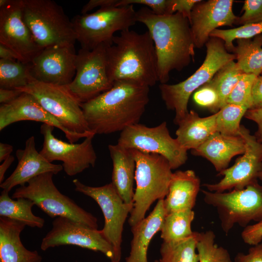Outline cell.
Instances as JSON below:
<instances>
[{
  "mask_svg": "<svg viewBox=\"0 0 262 262\" xmlns=\"http://www.w3.org/2000/svg\"><path fill=\"white\" fill-rule=\"evenodd\" d=\"M149 87L133 81H117L109 90L81 103L90 131L108 134L139 123L149 100Z\"/></svg>",
  "mask_w": 262,
  "mask_h": 262,
  "instance_id": "obj_1",
  "label": "cell"
},
{
  "mask_svg": "<svg viewBox=\"0 0 262 262\" xmlns=\"http://www.w3.org/2000/svg\"><path fill=\"white\" fill-rule=\"evenodd\" d=\"M153 39L157 59L158 81L166 83L171 71H181L194 61L195 48L189 19L179 13L158 15L144 6L136 11Z\"/></svg>",
  "mask_w": 262,
  "mask_h": 262,
  "instance_id": "obj_2",
  "label": "cell"
},
{
  "mask_svg": "<svg viewBox=\"0 0 262 262\" xmlns=\"http://www.w3.org/2000/svg\"><path fill=\"white\" fill-rule=\"evenodd\" d=\"M108 76L114 83L131 80L149 87L158 81L155 45L149 32L139 33L131 29L114 36L106 49Z\"/></svg>",
  "mask_w": 262,
  "mask_h": 262,
  "instance_id": "obj_3",
  "label": "cell"
},
{
  "mask_svg": "<svg viewBox=\"0 0 262 262\" xmlns=\"http://www.w3.org/2000/svg\"><path fill=\"white\" fill-rule=\"evenodd\" d=\"M130 149L136 163V186L133 209L128 220L132 227L145 217L154 201L164 199L173 173L168 161L163 156Z\"/></svg>",
  "mask_w": 262,
  "mask_h": 262,
  "instance_id": "obj_4",
  "label": "cell"
},
{
  "mask_svg": "<svg viewBox=\"0 0 262 262\" xmlns=\"http://www.w3.org/2000/svg\"><path fill=\"white\" fill-rule=\"evenodd\" d=\"M206 55L201 66L184 81L173 84L160 83L161 96L166 108L175 112L174 119L178 125L188 114V103L194 92L209 82L224 65L236 60L221 39L210 37L206 43Z\"/></svg>",
  "mask_w": 262,
  "mask_h": 262,
  "instance_id": "obj_5",
  "label": "cell"
},
{
  "mask_svg": "<svg viewBox=\"0 0 262 262\" xmlns=\"http://www.w3.org/2000/svg\"><path fill=\"white\" fill-rule=\"evenodd\" d=\"M24 21L41 49L74 46L76 35L63 8L51 0H22Z\"/></svg>",
  "mask_w": 262,
  "mask_h": 262,
  "instance_id": "obj_6",
  "label": "cell"
},
{
  "mask_svg": "<svg viewBox=\"0 0 262 262\" xmlns=\"http://www.w3.org/2000/svg\"><path fill=\"white\" fill-rule=\"evenodd\" d=\"M205 203L217 211L220 226L227 235L235 225L245 228L262 220V185L258 181L228 192L202 190Z\"/></svg>",
  "mask_w": 262,
  "mask_h": 262,
  "instance_id": "obj_7",
  "label": "cell"
},
{
  "mask_svg": "<svg viewBox=\"0 0 262 262\" xmlns=\"http://www.w3.org/2000/svg\"><path fill=\"white\" fill-rule=\"evenodd\" d=\"M133 6L100 8L75 16L71 21L82 48L92 50L101 44L112 45L116 32L130 29L136 22Z\"/></svg>",
  "mask_w": 262,
  "mask_h": 262,
  "instance_id": "obj_8",
  "label": "cell"
},
{
  "mask_svg": "<svg viewBox=\"0 0 262 262\" xmlns=\"http://www.w3.org/2000/svg\"><path fill=\"white\" fill-rule=\"evenodd\" d=\"M53 174L46 173L17 188L12 197L32 200L51 218L65 217L88 227L98 229V220L69 197L61 193L53 180Z\"/></svg>",
  "mask_w": 262,
  "mask_h": 262,
  "instance_id": "obj_9",
  "label": "cell"
},
{
  "mask_svg": "<svg viewBox=\"0 0 262 262\" xmlns=\"http://www.w3.org/2000/svg\"><path fill=\"white\" fill-rule=\"evenodd\" d=\"M16 90L32 95L69 131L78 134L93 132L85 120L81 103L66 86L45 83L32 77L27 85Z\"/></svg>",
  "mask_w": 262,
  "mask_h": 262,
  "instance_id": "obj_10",
  "label": "cell"
},
{
  "mask_svg": "<svg viewBox=\"0 0 262 262\" xmlns=\"http://www.w3.org/2000/svg\"><path fill=\"white\" fill-rule=\"evenodd\" d=\"M117 144L162 155L167 160L172 169L184 164L188 158L187 150L170 135L165 121L154 127L139 123L130 126L121 131Z\"/></svg>",
  "mask_w": 262,
  "mask_h": 262,
  "instance_id": "obj_11",
  "label": "cell"
},
{
  "mask_svg": "<svg viewBox=\"0 0 262 262\" xmlns=\"http://www.w3.org/2000/svg\"><path fill=\"white\" fill-rule=\"evenodd\" d=\"M72 182L76 191L90 196L100 207L104 217V225L101 232L114 249L112 262H119L123 226L133 205L125 203L111 182L93 187L82 183L78 179L73 180Z\"/></svg>",
  "mask_w": 262,
  "mask_h": 262,
  "instance_id": "obj_12",
  "label": "cell"
},
{
  "mask_svg": "<svg viewBox=\"0 0 262 262\" xmlns=\"http://www.w3.org/2000/svg\"><path fill=\"white\" fill-rule=\"evenodd\" d=\"M108 46L101 44L92 50L81 48L77 53L75 76L66 86L81 103L93 99L113 85L107 72Z\"/></svg>",
  "mask_w": 262,
  "mask_h": 262,
  "instance_id": "obj_13",
  "label": "cell"
},
{
  "mask_svg": "<svg viewBox=\"0 0 262 262\" xmlns=\"http://www.w3.org/2000/svg\"><path fill=\"white\" fill-rule=\"evenodd\" d=\"M54 127L42 124L40 132L43 136V144L40 153L49 162L60 161L65 173L69 176H75L90 166L94 167L97 155L92 140L95 135L85 138L79 144L67 143L56 137Z\"/></svg>",
  "mask_w": 262,
  "mask_h": 262,
  "instance_id": "obj_14",
  "label": "cell"
},
{
  "mask_svg": "<svg viewBox=\"0 0 262 262\" xmlns=\"http://www.w3.org/2000/svg\"><path fill=\"white\" fill-rule=\"evenodd\" d=\"M241 135L246 141V149L231 167L218 173L223 178L215 183L203 185L211 192H224L233 189H243L258 181L262 170V143L248 129L241 125Z\"/></svg>",
  "mask_w": 262,
  "mask_h": 262,
  "instance_id": "obj_15",
  "label": "cell"
},
{
  "mask_svg": "<svg viewBox=\"0 0 262 262\" xmlns=\"http://www.w3.org/2000/svg\"><path fill=\"white\" fill-rule=\"evenodd\" d=\"M52 224L51 229L42 239L40 246L42 250L63 245H74L101 252L111 262L114 260V249L100 230L65 217H56Z\"/></svg>",
  "mask_w": 262,
  "mask_h": 262,
  "instance_id": "obj_16",
  "label": "cell"
},
{
  "mask_svg": "<svg viewBox=\"0 0 262 262\" xmlns=\"http://www.w3.org/2000/svg\"><path fill=\"white\" fill-rule=\"evenodd\" d=\"M0 44L14 51L25 64L30 63L42 49L24 21L22 0H10L0 7Z\"/></svg>",
  "mask_w": 262,
  "mask_h": 262,
  "instance_id": "obj_17",
  "label": "cell"
},
{
  "mask_svg": "<svg viewBox=\"0 0 262 262\" xmlns=\"http://www.w3.org/2000/svg\"><path fill=\"white\" fill-rule=\"evenodd\" d=\"M76 55L74 46L44 48L29 63L30 74L39 82L66 86L75 76Z\"/></svg>",
  "mask_w": 262,
  "mask_h": 262,
  "instance_id": "obj_18",
  "label": "cell"
},
{
  "mask_svg": "<svg viewBox=\"0 0 262 262\" xmlns=\"http://www.w3.org/2000/svg\"><path fill=\"white\" fill-rule=\"evenodd\" d=\"M232 0H200L193 7L190 24L196 48L207 42L211 33L218 27L235 24L237 17L233 12Z\"/></svg>",
  "mask_w": 262,
  "mask_h": 262,
  "instance_id": "obj_19",
  "label": "cell"
},
{
  "mask_svg": "<svg viewBox=\"0 0 262 262\" xmlns=\"http://www.w3.org/2000/svg\"><path fill=\"white\" fill-rule=\"evenodd\" d=\"M30 120L50 125L61 130L70 143H74L82 138L96 135L93 132L83 134L72 132L49 113L32 95L22 93L13 101L0 106V131L16 122Z\"/></svg>",
  "mask_w": 262,
  "mask_h": 262,
  "instance_id": "obj_20",
  "label": "cell"
},
{
  "mask_svg": "<svg viewBox=\"0 0 262 262\" xmlns=\"http://www.w3.org/2000/svg\"><path fill=\"white\" fill-rule=\"evenodd\" d=\"M16 155L18 160L16 167L11 175L0 184L8 192L17 186H23L32 179L46 173L56 175L63 169L62 165L47 161L35 148L34 136L29 137L24 149H18Z\"/></svg>",
  "mask_w": 262,
  "mask_h": 262,
  "instance_id": "obj_21",
  "label": "cell"
},
{
  "mask_svg": "<svg viewBox=\"0 0 262 262\" xmlns=\"http://www.w3.org/2000/svg\"><path fill=\"white\" fill-rule=\"evenodd\" d=\"M245 149L246 141L241 135L228 136L216 131L191 152L206 159L220 173L228 168L232 158L242 155Z\"/></svg>",
  "mask_w": 262,
  "mask_h": 262,
  "instance_id": "obj_22",
  "label": "cell"
},
{
  "mask_svg": "<svg viewBox=\"0 0 262 262\" xmlns=\"http://www.w3.org/2000/svg\"><path fill=\"white\" fill-rule=\"evenodd\" d=\"M200 180L194 171L178 170L173 173L168 192L164 199L166 214L193 210L200 190Z\"/></svg>",
  "mask_w": 262,
  "mask_h": 262,
  "instance_id": "obj_23",
  "label": "cell"
},
{
  "mask_svg": "<svg viewBox=\"0 0 262 262\" xmlns=\"http://www.w3.org/2000/svg\"><path fill=\"white\" fill-rule=\"evenodd\" d=\"M26 225L20 221L0 217V262H41L36 250H28L20 235Z\"/></svg>",
  "mask_w": 262,
  "mask_h": 262,
  "instance_id": "obj_24",
  "label": "cell"
},
{
  "mask_svg": "<svg viewBox=\"0 0 262 262\" xmlns=\"http://www.w3.org/2000/svg\"><path fill=\"white\" fill-rule=\"evenodd\" d=\"M166 214L164 199H160L147 216L131 227L133 237L126 262H148L149 245L154 235L161 231Z\"/></svg>",
  "mask_w": 262,
  "mask_h": 262,
  "instance_id": "obj_25",
  "label": "cell"
},
{
  "mask_svg": "<svg viewBox=\"0 0 262 262\" xmlns=\"http://www.w3.org/2000/svg\"><path fill=\"white\" fill-rule=\"evenodd\" d=\"M113 169L112 183L123 201L133 205V183L136 163L130 149L118 144L109 145Z\"/></svg>",
  "mask_w": 262,
  "mask_h": 262,
  "instance_id": "obj_26",
  "label": "cell"
},
{
  "mask_svg": "<svg viewBox=\"0 0 262 262\" xmlns=\"http://www.w3.org/2000/svg\"><path fill=\"white\" fill-rule=\"evenodd\" d=\"M217 112L201 117L194 110H190L178 124L176 138L182 147L194 150L216 132Z\"/></svg>",
  "mask_w": 262,
  "mask_h": 262,
  "instance_id": "obj_27",
  "label": "cell"
},
{
  "mask_svg": "<svg viewBox=\"0 0 262 262\" xmlns=\"http://www.w3.org/2000/svg\"><path fill=\"white\" fill-rule=\"evenodd\" d=\"M9 192L2 190L0 196V216L21 222L30 227L42 228L45 220L35 215L32 207L35 205L31 200L24 198L13 199Z\"/></svg>",
  "mask_w": 262,
  "mask_h": 262,
  "instance_id": "obj_28",
  "label": "cell"
},
{
  "mask_svg": "<svg viewBox=\"0 0 262 262\" xmlns=\"http://www.w3.org/2000/svg\"><path fill=\"white\" fill-rule=\"evenodd\" d=\"M232 52L237 64L244 73L256 76L262 73V34L251 39H236Z\"/></svg>",
  "mask_w": 262,
  "mask_h": 262,
  "instance_id": "obj_29",
  "label": "cell"
},
{
  "mask_svg": "<svg viewBox=\"0 0 262 262\" xmlns=\"http://www.w3.org/2000/svg\"><path fill=\"white\" fill-rule=\"evenodd\" d=\"M195 218V212L188 209L166 214L161 229L163 242L173 243L186 239L193 235L191 224Z\"/></svg>",
  "mask_w": 262,
  "mask_h": 262,
  "instance_id": "obj_30",
  "label": "cell"
},
{
  "mask_svg": "<svg viewBox=\"0 0 262 262\" xmlns=\"http://www.w3.org/2000/svg\"><path fill=\"white\" fill-rule=\"evenodd\" d=\"M199 232L177 242H163L160 248V262H199L196 245Z\"/></svg>",
  "mask_w": 262,
  "mask_h": 262,
  "instance_id": "obj_31",
  "label": "cell"
},
{
  "mask_svg": "<svg viewBox=\"0 0 262 262\" xmlns=\"http://www.w3.org/2000/svg\"><path fill=\"white\" fill-rule=\"evenodd\" d=\"M244 74L237 63L231 61L222 67L208 82L218 94L219 110L227 104L229 96Z\"/></svg>",
  "mask_w": 262,
  "mask_h": 262,
  "instance_id": "obj_32",
  "label": "cell"
},
{
  "mask_svg": "<svg viewBox=\"0 0 262 262\" xmlns=\"http://www.w3.org/2000/svg\"><path fill=\"white\" fill-rule=\"evenodd\" d=\"M32 77L29 64L0 59V88H22L28 84Z\"/></svg>",
  "mask_w": 262,
  "mask_h": 262,
  "instance_id": "obj_33",
  "label": "cell"
},
{
  "mask_svg": "<svg viewBox=\"0 0 262 262\" xmlns=\"http://www.w3.org/2000/svg\"><path fill=\"white\" fill-rule=\"evenodd\" d=\"M248 108L244 106L227 103L218 112L216 131L228 136H240L241 119Z\"/></svg>",
  "mask_w": 262,
  "mask_h": 262,
  "instance_id": "obj_34",
  "label": "cell"
},
{
  "mask_svg": "<svg viewBox=\"0 0 262 262\" xmlns=\"http://www.w3.org/2000/svg\"><path fill=\"white\" fill-rule=\"evenodd\" d=\"M215 239L212 230L199 233L196 245L199 262H233L229 251L216 245Z\"/></svg>",
  "mask_w": 262,
  "mask_h": 262,
  "instance_id": "obj_35",
  "label": "cell"
},
{
  "mask_svg": "<svg viewBox=\"0 0 262 262\" xmlns=\"http://www.w3.org/2000/svg\"><path fill=\"white\" fill-rule=\"evenodd\" d=\"M262 34V22L248 24L239 27L228 30L216 29L210 35V37L218 38L224 42L225 46L229 52H232L234 46L233 41L238 39H251Z\"/></svg>",
  "mask_w": 262,
  "mask_h": 262,
  "instance_id": "obj_36",
  "label": "cell"
},
{
  "mask_svg": "<svg viewBox=\"0 0 262 262\" xmlns=\"http://www.w3.org/2000/svg\"><path fill=\"white\" fill-rule=\"evenodd\" d=\"M256 76L244 73L229 96L227 103L244 106L249 109L251 105V89Z\"/></svg>",
  "mask_w": 262,
  "mask_h": 262,
  "instance_id": "obj_37",
  "label": "cell"
},
{
  "mask_svg": "<svg viewBox=\"0 0 262 262\" xmlns=\"http://www.w3.org/2000/svg\"><path fill=\"white\" fill-rule=\"evenodd\" d=\"M193 99L197 105L208 109L214 114L219 111L218 94L208 82L195 91Z\"/></svg>",
  "mask_w": 262,
  "mask_h": 262,
  "instance_id": "obj_38",
  "label": "cell"
},
{
  "mask_svg": "<svg viewBox=\"0 0 262 262\" xmlns=\"http://www.w3.org/2000/svg\"><path fill=\"white\" fill-rule=\"evenodd\" d=\"M243 10L244 14L237 16L235 24L241 26L262 22V0H246Z\"/></svg>",
  "mask_w": 262,
  "mask_h": 262,
  "instance_id": "obj_39",
  "label": "cell"
},
{
  "mask_svg": "<svg viewBox=\"0 0 262 262\" xmlns=\"http://www.w3.org/2000/svg\"><path fill=\"white\" fill-rule=\"evenodd\" d=\"M171 0H119L117 7L140 4L150 9L158 15L173 14L171 8Z\"/></svg>",
  "mask_w": 262,
  "mask_h": 262,
  "instance_id": "obj_40",
  "label": "cell"
},
{
  "mask_svg": "<svg viewBox=\"0 0 262 262\" xmlns=\"http://www.w3.org/2000/svg\"><path fill=\"white\" fill-rule=\"evenodd\" d=\"M241 238L246 244L254 246L262 241V220L244 228Z\"/></svg>",
  "mask_w": 262,
  "mask_h": 262,
  "instance_id": "obj_41",
  "label": "cell"
},
{
  "mask_svg": "<svg viewBox=\"0 0 262 262\" xmlns=\"http://www.w3.org/2000/svg\"><path fill=\"white\" fill-rule=\"evenodd\" d=\"M234 262H262V243L252 246L247 254L241 252L237 254Z\"/></svg>",
  "mask_w": 262,
  "mask_h": 262,
  "instance_id": "obj_42",
  "label": "cell"
},
{
  "mask_svg": "<svg viewBox=\"0 0 262 262\" xmlns=\"http://www.w3.org/2000/svg\"><path fill=\"white\" fill-rule=\"evenodd\" d=\"M199 1L200 0H171L172 13H179L188 18L190 22L192 10L194 5Z\"/></svg>",
  "mask_w": 262,
  "mask_h": 262,
  "instance_id": "obj_43",
  "label": "cell"
},
{
  "mask_svg": "<svg viewBox=\"0 0 262 262\" xmlns=\"http://www.w3.org/2000/svg\"><path fill=\"white\" fill-rule=\"evenodd\" d=\"M262 108V75L255 78L251 89V105L249 109Z\"/></svg>",
  "mask_w": 262,
  "mask_h": 262,
  "instance_id": "obj_44",
  "label": "cell"
},
{
  "mask_svg": "<svg viewBox=\"0 0 262 262\" xmlns=\"http://www.w3.org/2000/svg\"><path fill=\"white\" fill-rule=\"evenodd\" d=\"M244 117L256 124L257 130L254 135L257 139L262 143V108L248 109Z\"/></svg>",
  "mask_w": 262,
  "mask_h": 262,
  "instance_id": "obj_45",
  "label": "cell"
},
{
  "mask_svg": "<svg viewBox=\"0 0 262 262\" xmlns=\"http://www.w3.org/2000/svg\"><path fill=\"white\" fill-rule=\"evenodd\" d=\"M119 0H90L86 3L81 10V14H87L88 12L97 7L103 8L117 7Z\"/></svg>",
  "mask_w": 262,
  "mask_h": 262,
  "instance_id": "obj_46",
  "label": "cell"
},
{
  "mask_svg": "<svg viewBox=\"0 0 262 262\" xmlns=\"http://www.w3.org/2000/svg\"><path fill=\"white\" fill-rule=\"evenodd\" d=\"M22 93V92L16 89L0 88V103L1 104L9 103L16 99Z\"/></svg>",
  "mask_w": 262,
  "mask_h": 262,
  "instance_id": "obj_47",
  "label": "cell"
},
{
  "mask_svg": "<svg viewBox=\"0 0 262 262\" xmlns=\"http://www.w3.org/2000/svg\"><path fill=\"white\" fill-rule=\"evenodd\" d=\"M0 58L4 60L19 61L17 55L14 51L1 44H0Z\"/></svg>",
  "mask_w": 262,
  "mask_h": 262,
  "instance_id": "obj_48",
  "label": "cell"
},
{
  "mask_svg": "<svg viewBox=\"0 0 262 262\" xmlns=\"http://www.w3.org/2000/svg\"><path fill=\"white\" fill-rule=\"evenodd\" d=\"M15 158L12 155H10L5 159L0 165V183L3 182L4 175L8 168L14 162Z\"/></svg>",
  "mask_w": 262,
  "mask_h": 262,
  "instance_id": "obj_49",
  "label": "cell"
},
{
  "mask_svg": "<svg viewBox=\"0 0 262 262\" xmlns=\"http://www.w3.org/2000/svg\"><path fill=\"white\" fill-rule=\"evenodd\" d=\"M13 150V147L9 144L0 143V162H1L9 157Z\"/></svg>",
  "mask_w": 262,
  "mask_h": 262,
  "instance_id": "obj_50",
  "label": "cell"
},
{
  "mask_svg": "<svg viewBox=\"0 0 262 262\" xmlns=\"http://www.w3.org/2000/svg\"><path fill=\"white\" fill-rule=\"evenodd\" d=\"M258 179L262 181V170L258 175Z\"/></svg>",
  "mask_w": 262,
  "mask_h": 262,
  "instance_id": "obj_51",
  "label": "cell"
},
{
  "mask_svg": "<svg viewBox=\"0 0 262 262\" xmlns=\"http://www.w3.org/2000/svg\"><path fill=\"white\" fill-rule=\"evenodd\" d=\"M154 262H159V261L155 260V261H154Z\"/></svg>",
  "mask_w": 262,
  "mask_h": 262,
  "instance_id": "obj_52",
  "label": "cell"
},
{
  "mask_svg": "<svg viewBox=\"0 0 262 262\" xmlns=\"http://www.w3.org/2000/svg\"><path fill=\"white\" fill-rule=\"evenodd\" d=\"M261 75H262V74H261Z\"/></svg>",
  "mask_w": 262,
  "mask_h": 262,
  "instance_id": "obj_53",
  "label": "cell"
}]
</instances>
